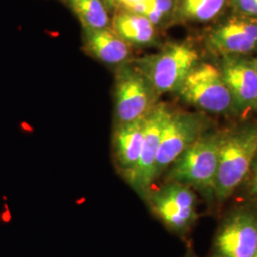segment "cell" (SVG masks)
I'll list each match as a JSON object with an SVG mask.
<instances>
[{"instance_id": "8", "label": "cell", "mask_w": 257, "mask_h": 257, "mask_svg": "<svg viewBox=\"0 0 257 257\" xmlns=\"http://www.w3.org/2000/svg\"><path fill=\"white\" fill-rule=\"evenodd\" d=\"M211 128L210 121L202 115L171 110L161 134L156 179L164 175L178 156Z\"/></svg>"}, {"instance_id": "24", "label": "cell", "mask_w": 257, "mask_h": 257, "mask_svg": "<svg viewBox=\"0 0 257 257\" xmlns=\"http://www.w3.org/2000/svg\"><path fill=\"white\" fill-rule=\"evenodd\" d=\"M254 257H257V251H256V253H255V255H254Z\"/></svg>"}, {"instance_id": "5", "label": "cell", "mask_w": 257, "mask_h": 257, "mask_svg": "<svg viewBox=\"0 0 257 257\" xmlns=\"http://www.w3.org/2000/svg\"><path fill=\"white\" fill-rule=\"evenodd\" d=\"M257 251V208L245 204L220 221L208 257H254Z\"/></svg>"}, {"instance_id": "6", "label": "cell", "mask_w": 257, "mask_h": 257, "mask_svg": "<svg viewBox=\"0 0 257 257\" xmlns=\"http://www.w3.org/2000/svg\"><path fill=\"white\" fill-rule=\"evenodd\" d=\"M177 93L188 104L210 113L226 114L237 111L220 69L210 63L196 65Z\"/></svg>"}, {"instance_id": "12", "label": "cell", "mask_w": 257, "mask_h": 257, "mask_svg": "<svg viewBox=\"0 0 257 257\" xmlns=\"http://www.w3.org/2000/svg\"><path fill=\"white\" fill-rule=\"evenodd\" d=\"M211 46L227 55H244L257 49V20L234 18L216 28L210 37Z\"/></svg>"}, {"instance_id": "13", "label": "cell", "mask_w": 257, "mask_h": 257, "mask_svg": "<svg viewBox=\"0 0 257 257\" xmlns=\"http://www.w3.org/2000/svg\"><path fill=\"white\" fill-rule=\"evenodd\" d=\"M83 50L87 55L104 64L119 67L128 63L131 45L112 28L83 29Z\"/></svg>"}, {"instance_id": "3", "label": "cell", "mask_w": 257, "mask_h": 257, "mask_svg": "<svg viewBox=\"0 0 257 257\" xmlns=\"http://www.w3.org/2000/svg\"><path fill=\"white\" fill-rule=\"evenodd\" d=\"M145 201L166 229L179 238H186L198 219L197 196L184 184L165 181L152 189Z\"/></svg>"}, {"instance_id": "18", "label": "cell", "mask_w": 257, "mask_h": 257, "mask_svg": "<svg viewBox=\"0 0 257 257\" xmlns=\"http://www.w3.org/2000/svg\"><path fill=\"white\" fill-rule=\"evenodd\" d=\"M239 189H243V193L248 200V204L257 208V156L253 160L247 177Z\"/></svg>"}, {"instance_id": "23", "label": "cell", "mask_w": 257, "mask_h": 257, "mask_svg": "<svg viewBox=\"0 0 257 257\" xmlns=\"http://www.w3.org/2000/svg\"><path fill=\"white\" fill-rule=\"evenodd\" d=\"M252 64H253V66H254V68H255V69H256V71H257V57H256V58H255V60H254V61H253V62H252Z\"/></svg>"}, {"instance_id": "14", "label": "cell", "mask_w": 257, "mask_h": 257, "mask_svg": "<svg viewBox=\"0 0 257 257\" xmlns=\"http://www.w3.org/2000/svg\"><path fill=\"white\" fill-rule=\"evenodd\" d=\"M110 27L130 45L146 46L156 39V26L146 17L128 10H119Z\"/></svg>"}, {"instance_id": "4", "label": "cell", "mask_w": 257, "mask_h": 257, "mask_svg": "<svg viewBox=\"0 0 257 257\" xmlns=\"http://www.w3.org/2000/svg\"><path fill=\"white\" fill-rule=\"evenodd\" d=\"M197 51L187 43H172L157 55L138 60L135 66L159 96L177 92L198 61Z\"/></svg>"}, {"instance_id": "21", "label": "cell", "mask_w": 257, "mask_h": 257, "mask_svg": "<svg viewBox=\"0 0 257 257\" xmlns=\"http://www.w3.org/2000/svg\"><path fill=\"white\" fill-rule=\"evenodd\" d=\"M183 257H199L197 254H196V252L194 251V249H193L191 246H189L188 248H187V250H186V252H185V255Z\"/></svg>"}, {"instance_id": "19", "label": "cell", "mask_w": 257, "mask_h": 257, "mask_svg": "<svg viewBox=\"0 0 257 257\" xmlns=\"http://www.w3.org/2000/svg\"><path fill=\"white\" fill-rule=\"evenodd\" d=\"M236 8L249 18H257V0H233Z\"/></svg>"}, {"instance_id": "10", "label": "cell", "mask_w": 257, "mask_h": 257, "mask_svg": "<svg viewBox=\"0 0 257 257\" xmlns=\"http://www.w3.org/2000/svg\"><path fill=\"white\" fill-rule=\"evenodd\" d=\"M145 119L146 117L126 124L114 125L113 128L111 138L113 162L126 182L137 168L141 155Z\"/></svg>"}, {"instance_id": "9", "label": "cell", "mask_w": 257, "mask_h": 257, "mask_svg": "<svg viewBox=\"0 0 257 257\" xmlns=\"http://www.w3.org/2000/svg\"><path fill=\"white\" fill-rule=\"evenodd\" d=\"M171 110L164 103H157L145 119L141 155L137 168L127 181L134 192L144 201L156 182V159L161 134Z\"/></svg>"}, {"instance_id": "15", "label": "cell", "mask_w": 257, "mask_h": 257, "mask_svg": "<svg viewBox=\"0 0 257 257\" xmlns=\"http://www.w3.org/2000/svg\"><path fill=\"white\" fill-rule=\"evenodd\" d=\"M67 3L81 22L83 29L110 27L108 6L103 0H67Z\"/></svg>"}, {"instance_id": "7", "label": "cell", "mask_w": 257, "mask_h": 257, "mask_svg": "<svg viewBox=\"0 0 257 257\" xmlns=\"http://www.w3.org/2000/svg\"><path fill=\"white\" fill-rule=\"evenodd\" d=\"M157 97L135 64L128 62L117 67L113 90L114 125L146 117L157 104Z\"/></svg>"}, {"instance_id": "20", "label": "cell", "mask_w": 257, "mask_h": 257, "mask_svg": "<svg viewBox=\"0 0 257 257\" xmlns=\"http://www.w3.org/2000/svg\"><path fill=\"white\" fill-rule=\"evenodd\" d=\"M147 1L148 0H116V3H117V8L122 6L123 9L140 14L141 10Z\"/></svg>"}, {"instance_id": "1", "label": "cell", "mask_w": 257, "mask_h": 257, "mask_svg": "<svg viewBox=\"0 0 257 257\" xmlns=\"http://www.w3.org/2000/svg\"><path fill=\"white\" fill-rule=\"evenodd\" d=\"M223 131L209 130L178 156L165 172V181L184 184L215 201V184Z\"/></svg>"}, {"instance_id": "2", "label": "cell", "mask_w": 257, "mask_h": 257, "mask_svg": "<svg viewBox=\"0 0 257 257\" xmlns=\"http://www.w3.org/2000/svg\"><path fill=\"white\" fill-rule=\"evenodd\" d=\"M257 156V123L223 131L215 184V201L224 203L247 177Z\"/></svg>"}, {"instance_id": "22", "label": "cell", "mask_w": 257, "mask_h": 257, "mask_svg": "<svg viewBox=\"0 0 257 257\" xmlns=\"http://www.w3.org/2000/svg\"><path fill=\"white\" fill-rule=\"evenodd\" d=\"M103 1L106 3L108 8H117L116 0H103Z\"/></svg>"}, {"instance_id": "17", "label": "cell", "mask_w": 257, "mask_h": 257, "mask_svg": "<svg viewBox=\"0 0 257 257\" xmlns=\"http://www.w3.org/2000/svg\"><path fill=\"white\" fill-rule=\"evenodd\" d=\"M175 8V0H148L139 15L146 17L155 26L162 23Z\"/></svg>"}, {"instance_id": "11", "label": "cell", "mask_w": 257, "mask_h": 257, "mask_svg": "<svg viewBox=\"0 0 257 257\" xmlns=\"http://www.w3.org/2000/svg\"><path fill=\"white\" fill-rule=\"evenodd\" d=\"M220 70L237 111L257 110V71L252 62L227 56Z\"/></svg>"}, {"instance_id": "16", "label": "cell", "mask_w": 257, "mask_h": 257, "mask_svg": "<svg viewBox=\"0 0 257 257\" xmlns=\"http://www.w3.org/2000/svg\"><path fill=\"white\" fill-rule=\"evenodd\" d=\"M225 3L226 0H179L178 10L185 19L204 22L216 18Z\"/></svg>"}]
</instances>
